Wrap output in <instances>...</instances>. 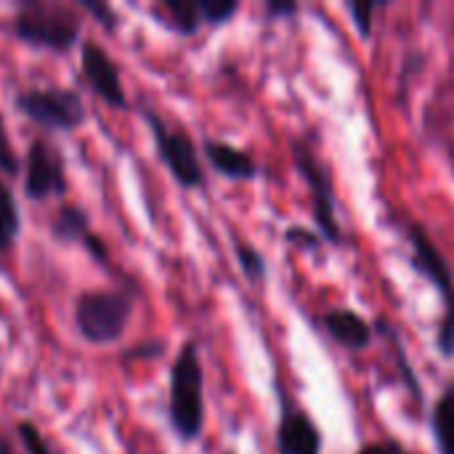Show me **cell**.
<instances>
[{
  "instance_id": "ac0fdd59",
  "label": "cell",
  "mask_w": 454,
  "mask_h": 454,
  "mask_svg": "<svg viewBox=\"0 0 454 454\" xmlns=\"http://www.w3.org/2000/svg\"><path fill=\"white\" fill-rule=\"evenodd\" d=\"M234 253H237V261H239V266H242V274H245L250 282H258V279L266 277V261H263V255H261L250 242L234 237Z\"/></svg>"
},
{
  "instance_id": "4fadbf2b",
  "label": "cell",
  "mask_w": 454,
  "mask_h": 454,
  "mask_svg": "<svg viewBox=\"0 0 454 454\" xmlns=\"http://www.w3.org/2000/svg\"><path fill=\"white\" fill-rule=\"evenodd\" d=\"M90 234V215L80 205L67 202L51 218V237L61 245H82Z\"/></svg>"
},
{
  "instance_id": "8992f818",
  "label": "cell",
  "mask_w": 454,
  "mask_h": 454,
  "mask_svg": "<svg viewBox=\"0 0 454 454\" xmlns=\"http://www.w3.org/2000/svg\"><path fill=\"white\" fill-rule=\"evenodd\" d=\"M141 114L152 130L157 154L162 165L170 170V176L176 178V184L184 189H200L205 184V168L194 138L181 128H170L154 109H144Z\"/></svg>"
},
{
  "instance_id": "ffe728a7",
  "label": "cell",
  "mask_w": 454,
  "mask_h": 454,
  "mask_svg": "<svg viewBox=\"0 0 454 454\" xmlns=\"http://www.w3.org/2000/svg\"><path fill=\"white\" fill-rule=\"evenodd\" d=\"M16 439L24 447V454H53L48 439L32 420H19L16 423Z\"/></svg>"
},
{
  "instance_id": "7c38bea8",
  "label": "cell",
  "mask_w": 454,
  "mask_h": 454,
  "mask_svg": "<svg viewBox=\"0 0 454 454\" xmlns=\"http://www.w3.org/2000/svg\"><path fill=\"white\" fill-rule=\"evenodd\" d=\"M322 325L343 348L362 351V348H367L372 343V327L367 325V319H362L351 309H333V311H327Z\"/></svg>"
},
{
  "instance_id": "9c48e42d",
  "label": "cell",
  "mask_w": 454,
  "mask_h": 454,
  "mask_svg": "<svg viewBox=\"0 0 454 454\" xmlns=\"http://www.w3.org/2000/svg\"><path fill=\"white\" fill-rule=\"evenodd\" d=\"M80 69L90 90L104 104H109L112 109H128V96H125V85L120 77V67L114 64V59L101 43L85 40L80 45Z\"/></svg>"
},
{
  "instance_id": "2e32d148",
  "label": "cell",
  "mask_w": 454,
  "mask_h": 454,
  "mask_svg": "<svg viewBox=\"0 0 454 454\" xmlns=\"http://www.w3.org/2000/svg\"><path fill=\"white\" fill-rule=\"evenodd\" d=\"M165 19L170 24V29H176L178 35H197L202 21V11H200V0H165L162 3Z\"/></svg>"
},
{
  "instance_id": "7402d4cb",
  "label": "cell",
  "mask_w": 454,
  "mask_h": 454,
  "mask_svg": "<svg viewBox=\"0 0 454 454\" xmlns=\"http://www.w3.org/2000/svg\"><path fill=\"white\" fill-rule=\"evenodd\" d=\"M383 8L380 3H351L348 5V13L354 19V27L362 37H370L372 35V19H375V11Z\"/></svg>"
},
{
  "instance_id": "603a6c76",
  "label": "cell",
  "mask_w": 454,
  "mask_h": 454,
  "mask_svg": "<svg viewBox=\"0 0 454 454\" xmlns=\"http://www.w3.org/2000/svg\"><path fill=\"white\" fill-rule=\"evenodd\" d=\"M21 165H19V157L11 146V138H8V128H5V120L0 114V173L5 176H19Z\"/></svg>"
},
{
  "instance_id": "d4e9b609",
  "label": "cell",
  "mask_w": 454,
  "mask_h": 454,
  "mask_svg": "<svg viewBox=\"0 0 454 454\" xmlns=\"http://www.w3.org/2000/svg\"><path fill=\"white\" fill-rule=\"evenodd\" d=\"M165 351V343L162 340H146L136 348H128L125 351V359H152V356H160Z\"/></svg>"
},
{
  "instance_id": "ba28073f",
  "label": "cell",
  "mask_w": 454,
  "mask_h": 454,
  "mask_svg": "<svg viewBox=\"0 0 454 454\" xmlns=\"http://www.w3.org/2000/svg\"><path fill=\"white\" fill-rule=\"evenodd\" d=\"M69 189L67 160L51 138H35L24 157V194L35 202L64 197Z\"/></svg>"
},
{
  "instance_id": "3957f363",
  "label": "cell",
  "mask_w": 454,
  "mask_h": 454,
  "mask_svg": "<svg viewBox=\"0 0 454 454\" xmlns=\"http://www.w3.org/2000/svg\"><path fill=\"white\" fill-rule=\"evenodd\" d=\"M133 317V295L125 290H88L74 301V327L90 346L117 343Z\"/></svg>"
},
{
  "instance_id": "7a4b0ae2",
  "label": "cell",
  "mask_w": 454,
  "mask_h": 454,
  "mask_svg": "<svg viewBox=\"0 0 454 454\" xmlns=\"http://www.w3.org/2000/svg\"><path fill=\"white\" fill-rule=\"evenodd\" d=\"M168 420L173 434L189 444L202 436L205 428V372L200 348L186 340L170 364V394H168Z\"/></svg>"
},
{
  "instance_id": "4316f807",
  "label": "cell",
  "mask_w": 454,
  "mask_h": 454,
  "mask_svg": "<svg viewBox=\"0 0 454 454\" xmlns=\"http://www.w3.org/2000/svg\"><path fill=\"white\" fill-rule=\"evenodd\" d=\"M82 245L88 247V253H93V258H96L98 263H106V245H104L96 234H90Z\"/></svg>"
},
{
  "instance_id": "e0dca14e",
  "label": "cell",
  "mask_w": 454,
  "mask_h": 454,
  "mask_svg": "<svg viewBox=\"0 0 454 454\" xmlns=\"http://www.w3.org/2000/svg\"><path fill=\"white\" fill-rule=\"evenodd\" d=\"M375 330H378L380 335H386V340L391 343L394 356H396V367H399V372H402V378H404V386L410 388V394L415 396V402H418V404H423V386H420V380H418L415 370H412V367H410V362H407V354H404V346H402V340H399L396 330H394L386 319H378V322H375Z\"/></svg>"
},
{
  "instance_id": "5b68a950",
  "label": "cell",
  "mask_w": 454,
  "mask_h": 454,
  "mask_svg": "<svg viewBox=\"0 0 454 454\" xmlns=\"http://www.w3.org/2000/svg\"><path fill=\"white\" fill-rule=\"evenodd\" d=\"M13 109L24 114L29 122L45 128V130H59V133H72L85 122V104L77 90L72 88H27L13 96Z\"/></svg>"
},
{
  "instance_id": "30bf717a",
  "label": "cell",
  "mask_w": 454,
  "mask_h": 454,
  "mask_svg": "<svg viewBox=\"0 0 454 454\" xmlns=\"http://www.w3.org/2000/svg\"><path fill=\"white\" fill-rule=\"evenodd\" d=\"M277 450L279 454H322V431L314 418L293 402L282 399V418L277 426Z\"/></svg>"
},
{
  "instance_id": "44dd1931",
  "label": "cell",
  "mask_w": 454,
  "mask_h": 454,
  "mask_svg": "<svg viewBox=\"0 0 454 454\" xmlns=\"http://www.w3.org/2000/svg\"><path fill=\"white\" fill-rule=\"evenodd\" d=\"M77 8H80V11H88V13L96 19V24H101L106 32H117L120 19H117L114 8H112L109 3H101V0H80Z\"/></svg>"
},
{
  "instance_id": "d6986e66",
  "label": "cell",
  "mask_w": 454,
  "mask_h": 454,
  "mask_svg": "<svg viewBox=\"0 0 454 454\" xmlns=\"http://www.w3.org/2000/svg\"><path fill=\"white\" fill-rule=\"evenodd\" d=\"M202 21L210 27H221L239 13V0H200Z\"/></svg>"
},
{
  "instance_id": "cb8c5ba5",
  "label": "cell",
  "mask_w": 454,
  "mask_h": 454,
  "mask_svg": "<svg viewBox=\"0 0 454 454\" xmlns=\"http://www.w3.org/2000/svg\"><path fill=\"white\" fill-rule=\"evenodd\" d=\"M285 239H287L290 245H301V247H311V250H317V247L322 245V237L311 234L309 229H301V226H290V229L285 231Z\"/></svg>"
},
{
  "instance_id": "f1b7e54d",
  "label": "cell",
  "mask_w": 454,
  "mask_h": 454,
  "mask_svg": "<svg viewBox=\"0 0 454 454\" xmlns=\"http://www.w3.org/2000/svg\"><path fill=\"white\" fill-rule=\"evenodd\" d=\"M0 454H16L13 452V447H11V442L0 434Z\"/></svg>"
},
{
  "instance_id": "6da1fadb",
  "label": "cell",
  "mask_w": 454,
  "mask_h": 454,
  "mask_svg": "<svg viewBox=\"0 0 454 454\" xmlns=\"http://www.w3.org/2000/svg\"><path fill=\"white\" fill-rule=\"evenodd\" d=\"M8 29L24 45L69 53L82 35V19L74 5L56 0H21L8 19Z\"/></svg>"
},
{
  "instance_id": "484cf974",
  "label": "cell",
  "mask_w": 454,
  "mask_h": 454,
  "mask_svg": "<svg viewBox=\"0 0 454 454\" xmlns=\"http://www.w3.org/2000/svg\"><path fill=\"white\" fill-rule=\"evenodd\" d=\"M356 454H410L399 442H375V444H364Z\"/></svg>"
},
{
  "instance_id": "83f0119b",
  "label": "cell",
  "mask_w": 454,
  "mask_h": 454,
  "mask_svg": "<svg viewBox=\"0 0 454 454\" xmlns=\"http://www.w3.org/2000/svg\"><path fill=\"white\" fill-rule=\"evenodd\" d=\"M266 13L269 16H293V13H298V5L295 3H269Z\"/></svg>"
},
{
  "instance_id": "5bb4252c",
  "label": "cell",
  "mask_w": 454,
  "mask_h": 454,
  "mask_svg": "<svg viewBox=\"0 0 454 454\" xmlns=\"http://www.w3.org/2000/svg\"><path fill=\"white\" fill-rule=\"evenodd\" d=\"M431 436L439 454H454V380L431 410Z\"/></svg>"
},
{
  "instance_id": "277c9868",
  "label": "cell",
  "mask_w": 454,
  "mask_h": 454,
  "mask_svg": "<svg viewBox=\"0 0 454 454\" xmlns=\"http://www.w3.org/2000/svg\"><path fill=\"white\" fill-rule=\"evenodd\" d=\"M407 239L412 245V266L439 290L444 303V317L436 330V348L444 359L454 356V271L436 247V242L428 237V231L420 223L407 226Z\"/></svg>"
},
{
  "instance_id": "9a60e30c",
  "label": "cell",
  "mask_w": 454,
  "mask_h": 454,
  "mask_svg": "<svg viewBox=\"0 0 454 454\" xmlns=\"http://www.w3.org/2000/svg\"><path fill=\"white\" fill-rule=\"evenodd\" d=\"M21 237V210L11 186L0 178V253H8Z\"/></svg>"
},
{
  "instance_id": "f546056e",
  "label": "cell",
  "mask_w": 454,
  "mask_h": 454,
  "mask_svg": "<svg viewBox=\"0 0 454 454\" xmlns=\"http://www.w3.org/2000/svg\"><path fill=\"white\" fill-rule=\"evenodd\" d=\"M223 454H237V452H231V450H229V452H223Z\"/></svg>"
},
{
  "instance_id": "52a82bcc",
  "label": "cell",
  "mask_w": 454,
  "mask_h": 454,
  "mask_svg": "<svg viewBox=\"0 0 454 454\" xmlns=\"http://www.w3.org/2000/svg\"><path fill=\"white\" fill-rule=\"evenodd\" d=\"M293 160L295 168L301 173V178L306 181L309 192H311V205H314V221L322 231V239L340 245V223L335 215V192H333V178H330V168H325L317 154L311 152L309 144L303 141H293Z\"/></svg>"
},
{
  "instance_id": "8fae6325",
  "label": "cell",
  "mask_w": 454,
  "mask_h": 454,
  "mask_svg": "<svg viewBox=\"0 0 454 454\" xmlns=\"http://www.w3.org/2000/svg\"><path fill=\"white\" fill-rule=\"evenodd\" d=\"M202 152L205 160L210 162V168L231 181H253L258 176V162L245 152L237 149L226 141H215V138H205L202 141Z\"/></svg>"
}]
</instances>
